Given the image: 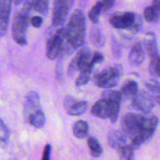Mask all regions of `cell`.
<instances>
[{"mask_svg":"<svg viewBox=\"0 0 160 160\" xmlns=\"http://www.w3.org/2000/svg\"><path fill=\"white\" fill-rule=\"evenodd\" d=\"M73 3L74 0H55L52 18L53 28H59L64 24Z\"/></svg>","mask_w":160,"mask_h":160,"instance_id":"obj_7","label":"cell"},{"mask_svg":"<svg viewBox=\"0 0 160 160\" xmlns=\"http://www.w3.org/2000/svg\"><path fill=\"white\" fill-rule=\"evenodd\" d=\"M138 91V85L135 81H128L122 86L120 91L122 102H128L132 99Z\"/></svg>","mask_w":160,"mask_h":160,"instance_id":"obj_17","label":"cell"},{"mask_svg":"<svg viewBox=\"0 0 160 160\" xmlns=\"http://www.w3.org/2000/svg\"><path fill=\"white\" fill-rule=\"evenodd\" d=\"M102 98L108 100L112 104V109H113V115L110 119L111 122L115 123L117 121L120 115V103L122 100L119 92L114 90H106L102 94Z\"/></svg>","mask_w":160,"mask_h":160,"instance_id":"obj_14","label":"cell"},{"mask_svg":"<svg viewBox=\"0 0 160 160\" xmlns=\"http://www.w3.org/2000/svg\"><path fill=\"white\" fill-rule=\"evenodd\" d=\"M102 12V4L101 1L98 2L88 12V18L93 23H98L99 21L100 15Z\"/></svg>","mask_w":160,"mask_h":160,"instance_id":"obj_26","label":"cell"},{"mask_svg":"<svg viewBox=\"0 0 160 160\" xmlns=\"http://www.w3.org/2000/svg\"><path fill=\"white\" fill-rule=\"evenodd\" d=\"M131 101L133 109L142 112H149L157 105L154 97L146 89L138 91Z\"/></svg>","mask_w":160,"mask_h":160,"instance_id":"obj_8","label":"cell"},{"mask_svg":"<svg viewBox=\"0 0 160 160\" xmlns=\"http://www.w3.org/2000/svg\"><path fill=\"white\" fill-rule=\"evenodd\" d=\"M72 53L67 46L64 37V27L56 30L49 34L46 41V56L51 60L65 57Z\"/></svg>","mask_w":160,"mask_h":160,"instance_id":"obj_4","label":"cell"},{"mask_svg":"<svg viewBox=\"0 0 160 160\" xmlns=\"http://www.w3.org/2000/svg\"><path fill=\"white\" fill-rule=\"evenodd\" d=\"M41 108L42 107L40 104V96L38 93L34 91H31L28 92L25 97L23 108V114L25 121L28 120V117L31 114L34 113Z\"/></svg>","mask_w":160,"mask_h":160,"instance_id":"obj_11","label":"cell"},{"mask_svg":"<svg viewBox=\"0 0 160 160\" xmlns=\"http://www.w3.org/2000/svg\"><path fill=\"white\" fill-rule=\"evenodd\" d=\"M73 134L78 139H84L88 137L89 134L88 123L85 120H78L73 127Z\"/></svg>","mask_w":160,"mask_h":160,"instance_id":"obj_22","label":"cell"},{"mask_svg":"<svg viewBox=\"0 0 160 160\" xmlns=\"http://www.w3.org/2000/svg\"><path fill=\"white\" fill-rule=\"evenodd\" d=\"M109 23L118 30L128 31L136 34L142 25V20L138 14L132 12H116L111 15Z\"/></svg>","mask_w":160,"mask_h":160,"instance_id":"obj_5","label":"cell"},{"mask_svg":"<svg viewBox=\"0 0 160 160\" xmlns=\"http://www.w3.org/2000/svg\"><path fill=\"white\" fill-rule=\"evenodd\" d=\"M158 123V117L150 112H128L122 119L121 128L137 149L154 135Z\"/></svg>","mask_w":160,"mask_h":160,"instance_id":"obj_1","label":"cell"},{"mask_svg":"<svg viewBox=\"0 0 160 160\" xmlns=\"http://www.w3.org/2000/svg\"><path fill=\"white\" fill-rule=\"evenodd\" d=\"M159 67H160V59L159 55L157 54L156 56L151 57V62L149 64V73L151 76L154 78H159Z\"/></svg>","mask_w":160,"mask_h":160,"instance_id":"obj_27","label":"cell"},{"mask_svg":"<svg viewBox=\"0 0 160 160\" xmlns=\"http://www.w3.org/2000/svg\"><path fill=\"white\" fill-rule=\"evenodd\" d=\"M23 5L15 14L12 23V36L20 46L27 44V31L29 25V16L33 9V0H23Z\"/></svg>","mask_w":160,"mask_h":160,"instance_id":"obj_3","label":"cell"},{"mask_svg":"<svg viewBox=\"0 0 160 160\" xmlns=\"http://www.w3.org/2000/svg\"><path fill=\"white\" fill-rule=\"evenodd\" d=\"M144 45H145V51L150 56V58L159 54L157 38L155 33L148 32L145 34V39H144Z\"/></svg>","mask_w":160,"mask_h":160,"instance_id":"obj_19","label":"cell"},{"mask_svg":"<svg viewBox=\"0 0 160 160\" xmlns=\"http://www.w3.org/2000/svg\"><path fill=\"white\" fill-rule=\"evenodd\" d=\"M145 89L152 95L156 99L157 104L159 103L160 98V85L157 79H150L145 83Z\"/></svg>","mask_w":160,"mask_h":160,"instance_id":"obj_23","label":"cell"},{"mask_svg":"<svg viewBox=\"0 0 160 160\" xmlns=\"http://www.w3.org/2000/svg\"><path fill=\"white\" fill-rule=\"evenodd\" d=\"M103 60H104V56L101 52H95L92 56V58H91V62L94 65L101 63V62H102Z\"/></svg>","mask_w":160,"mask_h":160,"instance_id":"obj_31","label":"cell"},{"mask_svg":"<svg viewBox=\"0 0 160 160\" xmlns=\"http://www.w3.org/2000/svg\"><path fill=\"white\" fill-rule=\"evenodd\" d=\"M12 0H0V37L6 34Z\"/></svg>","mask_w":160,"mask_h":160,"instance_id":"obj_12","label":"cell"},{"mask_svg":"<svg viewBox=\"0 0 160 160\" xmlns=\"http://www.w3.org/2000/svg\"><path fill=\"white\" fill-rule=\"evenodd\" d=\"M92 56V52L88 47L81 48L69 64L67 75L72 78L77 72L81 71L90 62Z\"/></svg>","mask_w":160,"mask_h":160,"instance_id":"obj_9","label":"cell"},{"mask_svg":"<svg viewBox=\"0 0 160 160\" xmlns=\"http://www.w3.org/2000/svg\"><path fill=\"white\" fill-rule=\"evenodd\" d=\"M123 73V67L120 64L109 66L95 75L94 83L98 88L110 89L120 83Z\"/></svg>","mask_w":160,"mask_h":160,"instance_id":"obj_6","label":"cell"},{"mask_svg":"<svg viewBox=\"0 0 160 160\" xmlns=\"http://www.w3.org/2000/svg\"><path fill=\"white\" fill-rule=\"evenodd\" d=\"M160 15V0H153L152 5L145 8L144 18L150 23H158Z\"/></svg>","mask_w":160,"mask_h":160,"instance_id":"obj_18","label":"cell"},{"mask_svg":"<svg viewBox=\"0 0 160 160\" xmlns=\"http://www.w3.org/2000/svg\"><path fill=\"white\" fill-rule=\"evenodd\" d=\"M112 52L114 53V56L116 57H119L120 56V48L119 46L117 41H112Z\"/></svg>","mask_w":160,"mask_h":160,"instance_id":"obj_35","label":"cell"},{"mask_svg":"<svg viewBox=\"0 0 160 160\" xmlns=\"http://www.w3.org/2000/svg\"><path fill=\"white\" fill-rule=\"evenodd\" d=\"M117 150L120 159L131 160L134 158V151H135V148L132 146L131 144H130V145L127 144V145L117 148Z\"/></svg>","mask_w":160,"mask_h":160,"instance_id":"obj_25","label":"cell"},{"mask_svg":"<svg viewBox=\"0 0 160 160\" xmlns=\"http://www.w3.org/2000/svg\"><path fill=\"white\" fill-rule=\"evenodd\" d=\"M12 1L14 2V3H15L16 5H20V4H21L22 2H23V0H12Z\"/></svg>","mask_w":160,"mask_h":160,"instance_id":"obj_36","label":"cell"},{"mask_svg":"<svg viewBox=\"0 0 160 160\" xmlns=\"http://www.w3.org/2000/svg\"><path fill=\"white\" fill-rule=\"evenodd\" d=\"M9 140V131L4 122L0 119V146L6 147Z\"/></svg>","mask_w":160,"mask_h":160,"instance_id":"obj_29","label":"cell"},{"mask_svg":"<svg viewBox=\"0 0 160 160\" xmlns=\"http://www.w3.org/2000/svg\"><path fill=\"white\" fill-rule=\"evenodd\" d=\"M51 151H52V146L50 144L45 145V149L43 152V156H42V159L43 160H48L50 159V156H51Z\"/></svg>","mask_w":160,"mask_h":160,"instance_id":"obj_34","label":"cell"},{"mask_svg":"<svg viewBox=\"0 0 160 160\" xmlns=\"http://www.w3.org/2000/svg\"><path fill=\"white\" fill-rule=\"evenodd\" d=\"M63 107L66 112L70 116H81L87 111L88 102L85 101H78L74 97L67 95L63 100Z\"/></svg>","mask_w":160,"mask_h":160,"instance_id":"obj_10","label":"cell"},{"mask_svg":"<svg viewBox=\"0 0 160 160\" xmlns=\"http://www.w3.org/2000/svg\"><path fill=\"white\" fill-rule=\"evenodd\" d=\"M101 2L102 4V11L107 12L114 6L115 0H101Z\"/></svg>","mask_w":160,"mask_h":160,"instance_id":"obj_32","label":"cell"},{"mask_svg":"<svg viewBox=\"0 0 160 160\" xmlns=\"http://www.w3.org/2000/svg\"><path fill=\"white\" fill-rule=\"evenodd\" d=\"M128 137L123 131L114 130L109 132L107 136L108 145L114 149L120 148L128 144Z\"/></svg>","mask_w":160,"mask_h":160,"instance_id":"obj_15","label":"cell"},{"mask_svg":"<svg viewBox=\"0 0 160 160\" xmlns=\"http://www.w3.org/2000/svg\"><path fill=\"white\" fill-rule=\"evenodd\" d=\"M92 114L101 119H110L112 115V104L108 100L102 98L92 106Z\"/></svg>","mask_w":160,"mask_h":160,"instance_id":"obj_13","label":"cell"},{"mask_svg":"<svg viewBox=\"0 0 160 160\" xmlns=\"http://www.w3.org/2000/svg\"><path fill=\"white\" fill-rule=\"evenodd\" d=\"M145 59V52L143 46L140 42L136 43L131 48L128 56V61L133 67L142 65Z\"/></svg>","mask_w":160,"mask_h":160,"instance_id":"obj_16","label":"cell"},{"mask_svg":"<svg viewBox=\"0 0 160 160\" xmlns=\"http://www.w3.org/2000/svg\"><path fill=\"white\" fill-rule=\"evenodd\" d=\"M91 80V73H84V72H80L79 76L78 77L76 80V87L79 88L81 86H84L85 84H87Z\"/></svg>","mask_w":160,"mask_h":160,"instance_id":"obj_30","label":"cell"},{"mask_svg":"<svg viewBox=\"0 0 160 160\" xmlns=\"http://www.w3.org/2000/svg\"><path fill=\"white\" fill-rule=\"evenodd\" d=\"M49 0H33V9L42 15H46L48 11Z\"/></svg>","mask_w":160,"mask_h":160,"instance_id":"obj_28","label":"cell"},{"mask_svg":"<svg viewBox=\"0 0 160 160\" xmlns=\"http://www.w3.org/2000/svg\"><path fill=\"white\" fill-rule=\"evenodd\" d=\"M86 35V19L83 11L76 9L70 17L67 27H64V37L67 46L73 52L83 46Z\"/></svg>","mask_w":160,"mask_h":160,"instance_id":"obj_2","label":"cell"},{"mask_svg":"<svg viewBox=\"0 0 160 160\" xmlns=\"http://www.w3.org/2000/svg\"><path fill=\"white\" fill-rule=\"evenodd\" d=\"M42 22L43 20L41 17L39 16H35V17H33L31 20V23L34 28H41V26L42 25Z\"/></svg>","mask_w":160,"mask_h":160,"instance_id":"obj_33","label":"cell"},{"mask_svg":"<svg viewBox=\"0 0 160 160\" xmlns=\"http://www.w3.org/2000/svg\"><path fill=\"white\" fill-rule=\"evenodd\" d=\"M90 39L92 45L96 48H102L106 43V37L99 27H93L91 31Z\"/></svg>","mask_w":160,"mask_h":160,"instance_id":"obj_21","label":"cell"},{"mask_svg":"<svg viewBox=\"0 0 160 160\" xmlns=\"http://www.w3.org/2000/svg\"><path fill=\"white\" fill-rule=\"evenodd\" d=\"M88 146L90 150V154L94 158H99L102 155L103 149L101 145L95 138L90 137L88 139Z\"/></svg>","mask_w":160,"mask_h":160,"instance_id":"obj_24","label":"cell"},{"mask_svg":"<svg viewBox=\"0 0 160 160\" xmlns=\"http://www.w3.org/2000/svg\"><path fill=\"white\" fill-rule=\"evenodd\" d=\"M26 122L35 128H43L45 123V115L42 108L31 114Z\"/></svg>","mask_w":160,"mask_h":160,"instance_id":"obj_20","label":"cell"}]
</instances>
